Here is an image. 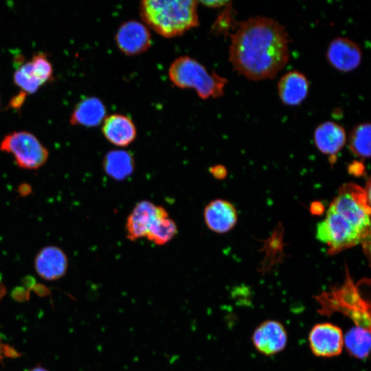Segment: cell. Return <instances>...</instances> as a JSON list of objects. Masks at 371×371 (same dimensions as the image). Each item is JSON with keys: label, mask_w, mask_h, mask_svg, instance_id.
Wrapping results in <instances>:
<instances>
[{"label": "cell", "mask_w": 371, "mask_h": 371, "mask_svg": "<svg viewBox=\"0 0 371 371\" xmlns=\"http://www.w3.org/2000/svg\"><path fill=\"white\" fill-rule=\"evenodd\" d=\"M118 49L128 56L139 55L151 45V35L148 27L136 20L122 23L115 35Z\"/></svg>", "instance_id": "9"}, {"label": "cell", "mask_w": 371, "mask_h": 371, "mask_svg": "<svg viewBox=\"0 0 371 371\" xmlns=\"http://www.w3.org/2000/svg\"><path fill=\"white\" fill-rule=\"evenodd\" d=\"M194 0H145L139 14L144 24L166 38L180 36L198 26V5Z\"/></svg>", "instance_id": "2"}, {"label": "cell", "mask_w": 371, "mask_h": 371, "mask_svg": "<svg viewBox=\"0 0 371 371\" xmlns=\"http://www.w3.org/2000/svg\"><path fill=\"white\" fill-rule=\"evenodd\" d=\"M223 172H225V169L221 166H217L212 168V172L218 178L224 176Z\"/></svg>", "instance_id": "27"}, {"label": "cell", "mask_w": 371, "mask_h": 371, "mask_svg": "<svg viewBox=\"0 0 371 371\" xmlns=\"http://www.w3.org/2000/svg\"><path fill=\"white\" fill-rule=\"evenodd\" d=\"M329 208L341 216L366 236L370 231V192L348 183L339 189Z\"/></svg>", "instance_id": "5"}, {"label": "cell", "mask_w": 371, "mask_h": 371, "mask_svg": "<svg viewBox=\"0 0 371 371\" xmlns=\"http://www.w3.org/2000/svg\"><path fill=\"white\" fill-rule=\"evenodd\" d=\"M309 81L306 76L296 70L284 74L278 83V93L281 102L287 106L300 104L307 97Z\"/></svg>", "instance_id": "17"}, {"label": "cell", "mask_w": 371, "mask_h": 371, "mask_svg": "<svg viewBox=\"0 0 371 371\" xmlns=\"http://www.w3.org/2000/svg\"><path fill=\"white\" fill-rule=\"evenodd\" d=\"M205 6L210 8H221L223 6H229L231 1H201Z\"/></svg>", "instance_id": "25"}, {"label": "cell", "mask_w": 371, "mask_h": 371, "mask_svg": "<svg viewBox=\"0 0 371 371\" xmlns=\"http://www.w3.org/2000/svg\"><path fill=\"white\" fill-rule=\"evenodd\" d=\"M315 297L319 305L317 312L322 315L329 317L338 312L350 319L355 326L370 329V301L361 295L350 275H346L340 287H334Z\"/></svg>", "instance_id": "4"}, {"label": "cell", "mask_w": 371, "mask_h": 371, "mask_svg": "<svg viewBox=\"0 0 371 371\" xmlns=\"http://www.w3.org/2000/svg\"><path fill=\"white\" fill-rule=\"evenodd\" d=\"M27 94L21 91V93L14 96L10 101V106L12 108H19L24 102Z\"/></svg>", "instance_id": "26"}, {"label": "cell", "mask_w": 371, "mask_h": 371, "mask_svg": "<svg viewBox=\"0 0 371 371\" xmlns=\"http://www.w3.org/2000/svg\"><path fill=\"white\" fill-rule=\"evenodd\" d=\"M312 352L319 357L338 356L344 347V335L337 325L322 322L314 325L308 334Z\"/></svg>", "instance_id": "8"}, {"label": "cell", "mask_w": 371, "mask_h": 371, "mask_svg": "<svg viewBox=\"0 0 371 371\" xmlns=\"http://www.w3.org/2000/svg\"><path fill=\"white\" fill-rule=\"evenodd\" d=\"M13 80L15 85L21 88V91L26 94L36 93L42 86L31 74L28 61L19 65L15 70Z\"/></svg>", "instance_id": "24"}, {"label": "cell", "mask_w": 371, "mask_h": 371, "mask_svg": "<svg viewBox=\"0 0 371 371\" xmlns=\"http://www.w3.org/2000/svg\"><path fill=\"white\" fill-rule=\"evenodd\" d=\"M251 341L259 352L271 356L285 348L288 341L287 332L280 322L268 319L256 328Z\"/></svg>", "instance_id": "11"}, {"label": "cell", "mask_w": 371, "mask_h": 371, "mask_svg": "<svg viewBox=\"0 0 371 371\" xmlns=\"http://www.w3.org/2000/svg\"><path fill=\"white\" fill-rule=\"evenodd\" d=\"M313 140L318 150L328 155L333 164L346 144L347 136L345 129L340 124L333 121H325L315 128Z\"/></svg>", "instance_id": "13"}, {"label": "cell", "mask_w": 371, "mask_h": 371, "mask_svg": "<svg viewBox=\"0 0 371 371\" xmlns=\"http://www.w3.org/2000/svg\"><path fill=\"white\" fill-rule=\"evenodd\" d=\"M316 238L328 247L329 254H334L365 242L370 236L328 208L325 218L317 225Z\"/></svg>", "instance_id": "6"}, {"label": "cell", "mask_w": 371, "mask_h": 371, "mask_svg": "<svg viewBox=\"0 0 371 371\" xmlns=\"http://www.w3.org/2000/svg\"><path fill=\"white\" fill-rule=\"evenodd\" d=\"M171 82L181 89H191L203 100L217 98L225 93L227 80L188 56L175 58L168 68Z\"/></svg>", "instance_id": "3"}, {"label": "cell", "mask_w": 371, "mask_h": 371, "mask_svg": "<svg viewBox=\"0 0 371 371\" xmlns=\"http://www.w3.org/2000/svg\"><path fill=\"white\" fill-rule=\"evenodd\" d=\"M326 55L328 63L334 69L348 73L359 67L363 54L360 47L352 40L337 37L330 42Z\"/></svg>", "instance_id": "10"}, {"label": "cell", "mask_w": 371, "mask_h": 371, "mask_svg": "<svg viewBox=\"0 0 371 371\" xmlns=\"http://www.w3.org/2000/svg\"><path fill=\"white\" fill-rule=\"evenodd\" d=\"M34 266L36 273L47 280H55L65 275L67 258L64 251L55 246H47L37 254Z\"/></svg>", "instance_id": "16"}, {"label": "cell", "mask_w": 371, "mask_h": 371, "mask_svg": "<svg viewBox=\"0 0 371 371\" xmlns=\"http://www.w3.org/2000/svg\"><path fill=\"white\" fill-rule=\"evenodd\" d=\"M104 166L109 175L117 179L123 178L133 170V159L126 151L112 150L106 154Z\"/></svg>", "instance_id": "21"}, {"label": "cell", "mask_w": 371, "mask_h": 371, "mask_svg": "<svg viewBox=\"0 0 371 371\" xmlns=\"http://www.w3.org/2000/svg\"><path fill=\"white\" fill-rule=\"evenodd\" d=\"M289 42L286 28L277 21L251 17L230 34L229 60L234 70L249 80L271 79L289 62Z\"/></svg>", "instance_id": "1"}, {"label": "cell", "mask_w": 371, "mask_h": 371, "mask_svg": "<svg viewBox=\"0 0 371 371\" xmlns=\"http://www.w3.org/2000/svg\"><path fill=\"white\" fill-rule=\"evenodd\" d=\"M167 213L164 207L150 201L139 202L126 221L125 229L127 238L134 241L146 237L153 222L159 216Z\"/></svg>", "instance_id": "12"}, {"label": "cell", "mask_w": 371, "mask_h": 371, "mask_svg": "<svg viewBox=\"0 0 371 371\" xmlns=\"http://www.w3.org/2000/svg\"><path fill=\"white\" fill-rule=\"evenodd\" d=\"M350 151L355 156L362 159L370 157L371 125L370 122L357 124L351 130L348 139Z\"/></svg>", "instance_id": "20"}, {"label": "cell", "mask_w": 371, "mask_h": 371, "mask_svg": "<svg viewBox=\"0 0 371 371\" xmlns=\"http://www.w3.org/2000/svg\"><path fill=\"white\" fill-rule=\"evenodd\" d=\"M102 132L108 142L118 147L130 145L137 137V128L133 121L121 113L106 116L102 123Z\"/></svg>", "instance_id": "14"}, {"label": "cell", "mask_w": 371, "mask_h": 371, "mask_svg": "<svg viewBox=\"0 0 371 371\" xmlns=\"http://www.w3.org/2000/svg\"><path fill=\"white\" fill-rule=\"evenodd\" d=\"M177 233V225L167 213L153 222L146 237L156 245H163L171 240Z\"/></svg>", "instance_id": "22"}, {"label": "cell", "mask_w": 371, "mask_h": 371, "mask_svg": "<svg viewBox=\"0 0 371 371\" xmlns=\"http://www.w3.org/2000/svg\"><path fill=\"white\" fill-rule=\"evenodd\" d=\"M30 371H48V370H47L46 369L42 367H36Z\"/></svg>", "instance_id": "28"}, {"label": "cell", "mask_w": 371, "mask_h": 371, "mask_svg": "<svg viewBox=\"0 0 371 371\" xmlns=\"http://www.w3.org/2000/svg\"><path fill=\"white\" fill-rule=\"evenodd\" d=\"M203 217L207 227L218 234L232 230L238 221L234 206L230 202L221 199L213 200L206 205Z\"/></svg>", "instance_id": "15"}, {"label": "cell", "mask_w": 371, "mask_h": 371, "mask_svg": "<svg viewBox=\"0 0 371 371\" xmlns=\"http://www.w3.org/2000/svg\"><path fill=\"white\" fill-rule=\"evenodd\" d=\"M106 117V108L97 97H87L75 106L69 117L73 126L95 127L100 125Z\"/></svg>", "instance_id": "18"}, {"label": "cell", "mask_w": 371, "mask_h": 371, "mask_svg": "<svg viewBox=\"0 0 371 371\" xmlns=\"http://www.w3.org/2000/svg\"><path fill=\"white\" fill-rule=\"evenodd\" d=\"M0 150L11 154L19 167L29 170L41 167L49 156L47 149L40 140L26 131L7 134L0 143Z\"/></svg>", "instance_id": "7"}, {"label": "cell", "mask_w": 371, "mask_h": 371, "mask_svg": "<svg viewBox=\"0 0 371 371\" xmlns=\"http://www.w3.org/2000/svg\"><path fill=\"white\" fill-rule=\"evenodd\" d=\"M30 71L32 76L43 86L52 80L53 77V67L47 56L39 52L34 54L28 61Z\"/></svg>", "instance_id": "23"}, {"label": "cell", "mask_w": 371, "mask_h": 371, "mask_svg": "<svg viewBox=\"0 0 371 371\" xmlns=\"http://www.w3.org/2000/svg\"><path fill=\"white\" fill-rule=\"evenodd\" d=\"M370 329L355 326L344 335V346L350 355L355 358H367L370 354Z\"/></svg>", "instance_id": "19"}]
</instances>
